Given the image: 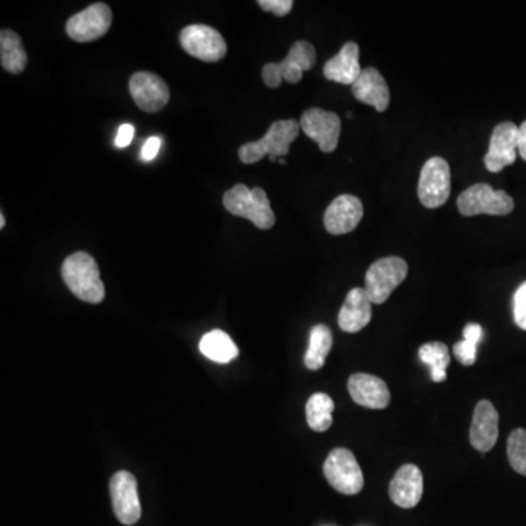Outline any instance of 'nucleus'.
<instances>
[{"instance_id":"nucleus-18","label":"nucleus","mask_w":526,"mask_h":526,"mask_svg":"<svg viewBox=\"0 0 526 526\" xmlns=\"http://www.w3.org/2000/svg\"><path fill=\"white\" fill-rule=\"evenodd\" d=\"M348 391L356 404L370 410H385L391 402V392L382 379L367 373H356L348 380Z\"/></svg>"},{"instance_id":"nucleus-25","label":"nucleus","mask_w":526,"mask_h":526,"mask_svg":"<svg viewBox=\"0 0 526 526\" xmlns=\"http://www.w3.org/2000/svg\"><path fill=\"white\" fill-rule=\"evenodd\" d=\"M334 410L335 404L331 396L326 394L310 396L306 405V418L310 429L318 433L331 429Z\"/></svg>"},{"instance_id":"nucleus-23","label":"nucleus","mask_w":526,"mask_h":526,"mask_svg":"<svg viewBox=\"0 0 526 526\" xmlns=\"http://www.w3.org/2000/svg\"><path fill=\"white\" fill-rule=\"evenodd\" d=\"M199 350L215 363L227 364L239 356V348L226 332L215 329L208 332L199 342Z\"/></svg>"},{"instance_id":"nucleus-33","label":"nucleus","mask_w":526,"mask_h":526,"mask_svg":"<svg viewBox=\"0 0 526 526\" xmlns=\"http://www.w3.org/2000/svg\"><path fill=\"white\" fill-rule=\"evenodd\" d=\"M518 152L526 161V120L519 126Z\"/></svg>"},{"instance_id":"nucleus-22","label":"nucleus","mask_w":526,"mask_h":526,"mask_svg":"<svg viewBox=\"0 0 526 526\" xmlns=\"http://www.w3.org/2000/svg\"><path fill=\"white\" fill-rule=\"evenodd\" d=\"M0 62L9 74L18 75L27 68V53L22 46L21 37L11 30L0 33Z\"/></svg>"},{"instance_id":"nucleus-11","label":"nucleus","mask_w":526,"mask_h":526,"mask_svg":"<svg viewBox=\"0 0 526 526\" xmlns=\"http://www.w3.org/2000/svg\"><path fill=\"white\" fill-rule=\"evenodd\" d=\"M110 494L119 522L128 526L135 525L142 515L135 475L128 471L116 472L110 480Z\"/></svg>"},{"instance_id":"nucleus-27","label":"nucleus","mask_w":526,"mask_h":526,"mask_svg":"<svg viewBox=\"0 0 526 526\" xmlns=\"http://www.w3.org/2000/svg\"><path fill=\"white\" fill-rule=\"evenodd\" d=\"M483 338V328L478 323H470L465 326L464 339L453 345V354L459 363L464 366H472L477 360V345Z\"/></svg>"},{"instance_id":"nucleus-30","label":"nucleus","mask_w":526,"mask_h":526,"mask_svg":"<svg viewBox=\"0 0 526 526\" xmlns=\"http://www.w3.org/2000/svg\"><path fill=\"white\" fill-rule=\"evenodd\" d=\"M258 5L263 11L272 12L277 17H285L293 9V0H259Z\"/></svg>"},{"instance_id":"nucleus-5","label":"nucleus","mask_w":526,"mask_h":526,"mask_svg":"<svg viewBox=\"0 0 526 526\" xmlns=\"http://www.w3.org/2000/svg\"><path fill=\"white\" fill-rule=\"evenodd\" d=\"M407 275L408 265L404 259L398 256L379 259L367 271L364 290L373 304L385 303Z\"/></svg>"},{"instance_id":"nucleus-21","label":"nucleus","mask_w":526,"mask_h":526,"mask_svg":"<svg viewBox=\"0 0 526 526\" xmlns=\"http://www.w3.org/2000/svg\"><path fill=\"white\" fill-rule=\"evenodd\" d=\"M363 69L360 66V47L357 43H345L337 56L329 59L323 68V75L329 81L342 85H351L357 81Z\"/></svg>"},{"instance_id":"nucleus-26","label":"nucleus","mask_w":526,"mask_h":526,"mask_svg":"<svg viewBox=\"0 0 526 526\" xmlns=\"http://www.w3.org/2000/svg\"><path fill=\"white\" fill-rule=\"evenodd\" d=\"M418 356L424 364L432 369L433 382L440 383L446 379V369L451 363L449 348L443 342H429L418 351Z\"/></svg>"},{"instance_id":"nucleus-9","label":"nucleus","mask_w":526,"mask_h":526,"mask_svg":"<svg viewBox=\"0 0 526 526\" xmlns=\"http://www.w3.org/2000/svg\"><path fill=\"white\" fill-rule=\"evenodd\" d=\"M180 44L188 55L202 62H220L227 55L223 36L208 25H189L180 33Z\"/></svg>"},{"instance_id":"nucleus-12","label":"nucleus","mask_w":526,"mask_h":526,"mask_svg":"<svg viewBox=\"0 0 526 526\" xmlns=\"http://www.w3.org/2000/svg\"><path fill=\"white\" fill-rule=\"evenodd\" d=\"M300 128L307 138L319 145L320 151L337 150L341 135V120L338 114L325 112L322 109H309L300 119Z\"/></svg>"},{"instance_id":"nucleus-17","label":"nucleus","mask_w":526,"mask_h":526,"mask_svg":"<svg viewBox=\"0 0 526 526\" xmlns=\"http://www.w3.org/2000/svg\"><path fill=\"white\" fill-rule=\"evenodd\" d=\"M499 439V413L490 401H480L475 407L470 430L472 448L490 452Z\"/></svg>"},{"instance_id":"nucleus-32","label":"nucleus","mask_w":526,"mask_h":526,"mask_svg":"<svg viewBox=\"0 0 526 526\" xmlns=\"http://www.w3.org/2000/svg\"><path fill=\"white\" fill-rule=\"evenodd\" d=\"M161 138L158 136H151L147 142H145L144 147H142L141 157L144 161H152L157 157L158 152L161 150Z\"/></svg>"},{"instance_id":"nucleus-19","label":"nucleus","mask_w":526,"mask_h":526,"mask_svg":"<svg viewBox=\"0 0 526 526\" xmlns=\"http://www.w3.org/2000/svg\"><path fill=\"white\" fill-rule=\"evenodd\" d=\"M372 304L364 288H353L339 310V328L347 334H357L366 328L372 320Z\"/></svg>"},{"instance_id":"nucleus-28","label":"nucleus","mask_w":526,"mask_h":526,"mask_svg":"<svg viewBox=\"0 0 526 526\" xmlns=\"http://www.w3.org/2000/svg\"><path fill=\"white\" fill-rule=\"evenodd\" d=\"M508 458L513 470L526 477V430L518 429L510 433L508 439Z\"/></svg>"},{"instance_id":"nucleus-8","label":"nucleus","mask_w":526,"mask_h":526,"mask_svg":"<svg viewBox=\"0 0 526 526\" xmlns=\"http://www.w3.org/2000/svg\"><path fill=\"white\" fill-rule=\"evenodd\" d=\"M451 196V167L443 158H429L421 169L418 198L426 208L442 207Z\"/></svg>"},{"instance_id":"nucleus-1","label":"nucleus","mask_w":526,"mask_h":526,"mask_svg":"<svg viewBox=\"0 0 526 526\" xmlns=\"http://www.w3.org/2000/svg\"><path fill=\"white\" fill-rule=\"evenodd\" d=\"M62 278L69 290L85 303L98 304L106 296L100 269L88 253L76 252L68 256L62 265Z\"/></svg>"},{"instance_id":"nucleus-34","label":"nucleus","mask_w":526,"mask_h":526,"mask_svg":"<svg viewBox=\"0 0 526 526\" xmlns=\"http://www.w3.org/2000/svg\"><path fill=\"white\" fill-rule=\"evenodd\" d=\"M5 215L0 214V228H5Z\"/></svg>"},{"instance_id":"nucleus-29","label":"nucleus","mask_w":526,"mask_h":526,"mask_svg":"<svg viewBox=\"0 0 526 526\" xmlns=\"http://www.w3.org/2000/svg\"><path fill=\"white\" fill-rule=\"evenodd\" d=\"M513 316H515L516 325L526 331V281L516 290L513 297Z\"/></svg>"},{"instance_id":"nucleus-6","label":"nucleus","mask_w":526,"mask_h":526,"mask_svg":"<svg viewBox=\"0 0 526 526\" xmlns=\"http://www.w3.org/2000/svg\"><path fill=\"white\" fill-rule=\"evenodd\" d=\"M515 202L505 190H494L486 183H477L459 195L458 209L464 217L475 215H508Z\"/></svg>"},{"instance_id":"nucleus-7","label":"nucleus","mask_w":526,"mask_h":526,"mask_svg":"<svg viewBox=\"0 0 526 526\" xmlns=\"http://www.w3.org/2000/svg\"><path fill=\"white\" fill-rule=\"evenodd\" d=\"M323 474L331 487H334L339 493L354 496L363 490V471L354 453L348 449H334L329 453L323 465Z\"/></svg>"},{"instance_id":"nucleus-2","label":"nucleus","mask_w":526,"mask_h":526,"mask_svg":"<svg viewBox=\"0 0 526 526\" xmlns=\"http://www.w3.org/2000/svg\"><path fill=\"white\" fill-rule=\"evenodd\" d=\"M300 129V123L296 120H277L269 126L262 139L240 147V160L245 164H255L265 155H269L271 161L285 157L290 152V145L299 136Z\"/></svg>"},{"instance_id":"nucleus-24","label":"nucleus","mask_w":526,"mask_h":526,"mask_svg":"<svg viewBox=\"0 0 526 526\" xmlns=\"http://www.w3.org/2000/svg\"><path fill=\"white\" fill-rule=\"evenodd\" d=\"M332 348V332L326 325L313 326L310 331L309 348L304 364L309 370H320L325 366L326 357Z\"/></svg>"},{"instance_id":"nucleus-35","label":"nucleus","mask_w":526,"mask_h":526,"mask_svg":"<svg viewBox=\"0 0 526 526\" xmlns=\"http://www.w3.org/2000/svg\"><path fill=\"white\" fill-rule=\"evenodd\" d=\"M278 161H280L281 164H287V161L282 160V158H278Z\"/></svg>"},{"instance_id":"nucleus-16","label":"nucleus","mask_w":526,"mask_h":526,"mask_svg":"<svg viewBox=\"0 0 526 526\" xmlns=\"http://www.w3.org/2000/svg\"><path fill=\"white\" fill-rule=\"evenodd\" d=\"M423 472L417 465L405 464L399 468L389 486V496L396 506L413 509L423 497Z\"/></svg>"},{"instance_id":"nucleus-20","label":"nucleus","mask_w":526,"mask_h":526,"mask_svg":"<svg viewBox=\"0 0 526 526\" xmlns=\"http://www.w3.org/2000/svg\"><path fill=\"white\" fill-rule=\"evenodd\" d=\"M351 90L358 101L375 107L379 113L385 112L391 103L388 84L376 68L363 69Z\"/></svg>"},{"instance_id":"nucleus-10","label":"nucleus","mask_w":526,"mask_h":526,"mask_svg":"<svg viewBox=\"0 0 526 526\" xmlns=\"http://www.w3.org/2000/svg\"><path fill=\"white\" fill-rule=\"evenodd\" d=\"M112 9L106 3H94L69 18L66 33L76 43H91L107 34L112 27Z\"/></svg>"},{"instance_id":"nucleus-31","label":"nucleus","mask_w":526,"mask_h":526,"mask_svg":"<svg viewBox=\"0 0 526 526\" xmlns=\"http://www.w3.org/2000/svg\"><path fill=\"white\" fill-rule=\"evenodd\" d=\"M133 136H135V126H132L131 123H125V125L120 126L114 144L117 148L129 147L133 141Z\"/></svg>"},{"instance_id":"nucleus-14","label":"nucleus","mask_w":526,"mask_h":526,"mask_svg":"<svg viewBox=\"0 0 526 526\" xmlns=\"http://www.w3.org/2000/svg\"><path fill=\"white\" fill-rule=\"evenodd\" d=\"M519 126L515 123H500L494 128L490 139L489 152L484 157V164L491 173H499L515 163L518 155Z\"/></svg>"},{"instance_id":"nucleus-15","label":"nucleus","mask_w":526,"mask_h":526,"mask_svg":"<svg viewBox=\"0 0 526 526\" xmlns=\"http://www.w3.org/2000/svg\"><path fill=\"white\" fill-rule=\"evenodd\" d=\"M363 202L353 195H341L326 209L323 223L329 234L342 236L351 233L363 220Z\"/></svg>"},{"instance_id":"nucleus-3","label":"nucleus","mask_w":526,"mask_h":526,"mask_svg":"<svg viewBox=\"0 0 526 526\" xmlns=\"http://www.w3.org/2000/svg\"><path fill=\"white\" fill-rule=\"evenodd\" d=\"M224 208L236 217L252 221L261 230L275 226L274 211L268 195L261 188L249 189L246 185H236L224 195Z\"/></svg>"},{"instance_id":"nucleus-13","label":"nucleus","mask_w":526,"mask_h":526,"mask_svg":"<svg viewBox=\"0 0 526 526\" xmlns=\"http://www.w3.org/2000/svg\"><path fill=\"white\" fill-rule=\"evenodd\" d=\"M129 91L139 109L147 113L160 112L170 100L166 81L151 72H136L129 82Z\"/></svg>"},{"instance_id":"nucleus-4","label":"nucleus","mask_w":526,"mask_h":526,"mask_svg":"<svg viewBox=\"0 0 526 526\" xmlns=\"http://www.w3.org/2000/svg\"><path fill=\"white\" fill-rule=\"evenodd\" d=\"M316 50L309 41H296L291 46L287 57L280 63H268L263 66V82L269 88H278L282 81L288 84H299L303 74L316 65Z\"/></svg>"}]
</instances>
